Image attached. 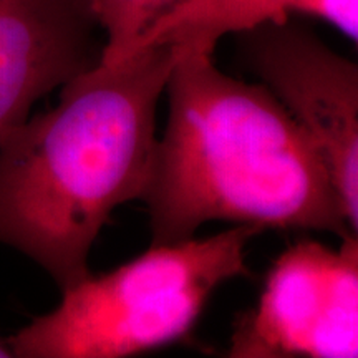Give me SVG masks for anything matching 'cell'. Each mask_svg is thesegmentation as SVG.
Here are the masks:
<instances>
[{
  "label": "cell",
  "mask_w": 358,
  "mask_h": 358,
  "mask_svg": "<svg viewBox=\"0 0 358 358\" xmlns=\"http://www.w3.org/2000/svg\"><path fill=\"white\" fill-rule=\"evenodd\" d=\"M103 32L101 64L115 65L131 55L134 45L179 0H92Z\"/></svg>",
  "instance_id": "obj_8"
},
{
  "label": "cell",
  "mask_w": 358,
  "mask_h": 358,
  "mask_svg": "<svg viewBox=\"0 0 358 358\" xmlns=\"http://www.w3.org/2000/svg\"><path fill=\"white\" fill-rule=\"evenodd\" d=\"M178 55V45L155 43L93 66L0 143V245L38 264L60 290L90 274L111 213L145 196L156 108Z\"/></svg>",
  "instance_id": "obj_2"
},
{
  "label": "cell",
  "mask_w": 358,
  "mask_h": 358,
  "mask_svg": "<svg viewBox=\"0 0 358 358\" xmlns=\"http://www.w3.org/2000/svg\"><path fill=\"white\" fill-rule=\"evenodd\" d=\"M227 357L355 358L358 241L340 249L301 239L268 271L256 307L236 320Z\"/></svg>",
  "instance_id": "obj_4"
},
{
  "label": "cell",
  "mask_w": 358,
  "mask_h": 358,
  "mask_svg": "<svg viewBox=\"0 0 358 358\" xmlns=\"http://www.w3.org/2000/svg\"><path fill=\"white\" fill-rule=\"evenodd\" d=\"M250 70L292 115L324 158L358 227V69L292 19L239 34Z\"/></svg>",
  "instance_id": "obj_5"
},
{
  "label": "cell",
  "mask_w": 358,
  "mask_h": 358,
  "mask_svg": "<svg viewBox=\"0 0 358 358\" xmlns=\"http://www.w3.org/2000/svg\"><path fill=\"white\" fill-rule=\"evenodd\" d=\"M168 127L143 201L151 245L206 222L357 236L322 155L264 85L222 73L211 50L178 45Z\"/></svg>",
  "instance_id": "obj_1"
},
{
  "label": "cell",
  "mask_w": 358,
  "mask_h": 358,
  "mask_svg": "<svg viewBox=\"0 0 358 358\" xmlns=\"http://www.w3.org/2000/svg\"><path fill=\"white\" fill-rule=\"evenodd\" d=\"M256 229L232 226L203 239L151 245L123 266L62 289L53 310L8 337L17 358H124L179 342L211 295L249 275Z\"/></svg>",
  "instance_id": "obj_3"
},
{
  "label": "cell",
  "mask_w": 358,
  "mask_h": 358,
  "mask_svg": "<svg viewBox=\"0 0 358 358\" xmlns=\"http://www.w3.org/2000/svg\"><path fill=\"white\" fill-rule=\"evenodd\" d=\"M294 13L317 17L357 42L358 0H179L141 35L131 55L155 43L214 52L224 35L287 20Z\"/></svg>",
  "instance_id": "obj_7"
},
{
  "label": "cell",
  "mask_w": 358,
  "mask_h": 358,
  "mask_svg": "<svg viewBox=\"0 0 358 358\" xmlns=\"http://www.w3.org/2000/svg\"><path fill=\"white\" fill-rule=\"evenodd\" d=\"M10 357L13 355H12L10 347H8V340L0 335V358H10Z\"/></svg>",
  "instance_id": "obj_9"
},
{
  "label": "cell",
  "mask_w": 358,
  "mask_h": 358,
  "mask_svg": "<svg viewBox=\"0 0 358 358\" xmlns=\"http://www.w3.org/2000/svg\"><path fill=\"white\" fill-rule=\"evenodd\" d=\"M92 0H0V143L40 98L101 64Z\"/></svg>",
  "instance_id": "obj_6"
}]
</instances>
